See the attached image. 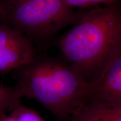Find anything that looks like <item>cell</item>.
Returning <instances> with one entry per match:
<instances>
[{"mask_svg":"<svg viewBox=\"0 0 121 121\" xmlns=\"http://www.w3.org/2000/svg\"><path fill=\"white\" fill-rule=\"evenodd\" d=\"M63 60L89 82L121 52V0L85 13L60 38Z\"/></svg>","mask_w":121,"mask_h":121,"instance_id":"cell-1","label":"cell"},{"mask_svg":"<svg viewBox=\"0 0 121 121\" xmlns=\"http://www.w3.org/2000/svg\"><path fill=\"white\" fill-rule=\"evenodd\" d=\"M23 97L35 100L60 121H66L90 99L91 83L64 60L37 56L14 71Z\"/></svg>","mask_w":121,"mask_h":121,"instance_id":"cell-2","label":"cell"},{"mask_svg":"<svg viewBox=\"0 0 121 121\" xmlns=\"http://www.w3.org/2000/svg\"><path fill=\"white\" fill-rule=\"evenodd\" d=\"M84 13L68 7L63 0H0V22L31 41L49 38L75 24Z\"/></svg>","mask_w":121,"mask_h":121,"instance_id":"cell-3","label":"cell"},{"mask_svg":"<svg viewBox=\"0 0 121 121\" xmlns=\"http://www.w3.org/2000/svg\"><path fill=\"white\" fill-rule=\"evenodd\" d=\"M33 41L15 29L0 22V74L24 67L37 57Z\"/></svg>","mask_w":121,"mask_h":121,"instance_id":"cell-4","label":"cell"},{"mask_svg":"<svg viewBox=\"0 0 121 121\" xmlns=\"http://www.w3.org/2000/svg\"><path fill=\"white\" fill-rule=\"evenodd\" d=\"M90 83L89 99L121 104V52L110 62L99 78Z\"/></svg>","mask_w":121,"mask_h":121,"instance_id":"cell-5","label":"cell"},{"mask_svg":"<svg viewBox=\"0 0 121 121\" xmlns=\"http://www.w3.org/2000/svg\"><path fill=\"white\" fill-rule=\"evenodd\" d=\"M66 121H121V104L89 99Z\"/></svg>","mask_w":121,"mask_h":121,"instance_id":"cell-6","label":"cell"},{"mask_svg":"<svg viewBox=\"0 0 121 121\" xmlns=\"http://www.w3.org/2000/svg\"><path fill=\"white\" fill-rule=\"evenodd\" d=\"M22 96L15 86L0 84V117L22 104Z\"/></svg>","mask_w":121,"mask_h":121,"instance_id":"cell-7","label":"cell"},{"mask_svg":"<svg viewBox=\"0 0 121 121\" xmlns=\"http://www.w3.org/2000/svg\"><path fill=\"white\" fill-rule=\"evenodd\" d=\"M17 121H45L37 111L22 104L10 113Z\"/></svg>","mask_w":121,"mask_h":121,"instance_id":"cell-8","label":"cell"},{"mask_svg":"<svg viewBox=\"0 0 121 121\" xmlns=\"http://www.w3.org/2000/svg\"><path fill=\"white\" fill-rule=\"evenodd\" d=\"M68 7L72 9L76 7H87L98 5H108L117 0H63Z\"/></svg>","mask_w":121,"mask_h":121,"instance_id":"cell-9","label":"cell"},{"mask_svg":"<svg viewBox=\"0 0 121 121\" xmlns=\"http://www.w3.org/2000/svg\"><path fill=\"white\" fill-rule=\"evenodd\" d=\"M0 121H17L11 114H4L0 117Z\"/></svg>","mask_w":121,"mask_h":121,"instance_id":"cell-10","label":"cell"}]
</instances>
